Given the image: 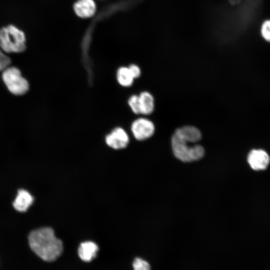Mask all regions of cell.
Instances as JSON below:
<instances>
[{"mask_svg":"<svg viewBox=\"0 0 270 270\" xmlns=\"http://www.w3.org/2000/svg\"><path fill=\"white\" fill-rule=\"evenodd\" d=\"M131 131L136 139L138 140H146L151 137L154 132L155 126L150 120L140 118L132 124Z\"/></svg>","mask_w":270,"mask_h":270,"instance_id":"5","label":"cell"},{"mask_svg":"<svg viewBox=\"0 0 270 270\" xmlns=\"http://www.w3.org/2000/svg\"><path fill=\"white\" fill-rule=\"evenodd\" d=\"M34 200L33 196L28 191L24 189H20L12 204L16 210L25 212L32 204Z\"/></svg>","mask_w":270,"mask_h":270,"instance_id":"9","label":"cell"},{"mask_svg":"<svg viewBox=\"0 0 270 270\" xmlns=\"http://www.w3.org/2000/svg\"><path fill=\"white\" fill-rule=\"evenodd\" d=\"M260 31L264 39L270 42V20H266L264 22Z\"/></svg>","mask_w":270,"mask_h":270,"instance_id":"15","label":"cell"},{"mask_svg":"<svg viewBox=\"0 0 270 270\" xmlns=\"http://www.w3.org/2000/svg\"><path fill=\"white\" fill-rule=\"evenodd\" d=\"M128 104L132 112L136 114H140L139 96L136 94L131 96L128 100Z\"/></svg>","mask_w":270,"mask_h":270,"instance_id":"13","label":"cell"},{"mask_svg":"<svg viewBox=\"0 0 270 270\" xmlns=\"http://www.w3.org/2000/svg\"><path fill=\"white\" fill-rule=\"evenodd\" d=\"M2 78L7 88L12 94L22 95L28 92V83L16 68L10 67L5 69Z\"/></svg>","mask_w":270,"mask_h":270,"instance_id":"4","label":"cell"},{"mask_svg":"<svg viewBox=\"0 0 270 270\" xmlns=\"http://www.w3.org/2000/svg\"><path fill=\"white\" fill-rule=\"evenodd\" d=\"M116 77L118 84L125 88L130 86L134 79L128 68L126 66H121L118 69Z\"/></svg>","mask_w":270,"mask_h":270,"instance_id":"12","label":"cell"},{"mask_svg":"<svg viewBox=\"0 0 270 270\" xmlns=\"http://www.w3.org/2000/svg\"><path fill=\"white\" fill-rule=\"evenodd\" d=\"M172 146L174 156L183 162H190L202 158L204 154V148L191 140L174 132L172 137Z\"/></svg>","mask_w":270,"mask_h":270,"instance_id":"2","label":"cell"},{"mask_svg":"<svg viewBox=\"0 0 270 270\" xmlns=\"http://www.w3.org/2000/svg\"><path fill=\"white\" fill-rule=\"evenodd\" d=\"M105 140L110 147L118 150L125 148L127 146L129 142V137L124 128L116 127L106 136Z\"/></svg>","mask_w":270,"mask_h":270,"instance_id":"6","label":"cell"},{"mask_svg":"<svg viewBox=\"0 0 270 270\" xmlns=\"http://www.w3.org/2000/svg\"><path fill=\"white\" fill-rule=\"evenodd\" d=\"M132 266L134 270H150V266L149 263L140 258H134L132 263Z\"/></svg>","mask_w":270,"mask_h":270,"instance_id":"14","label":"cell"},{"mask_svg":"<svg viewBox=\"0 0 270 270\" xmlns=\"http://www.w3.org/2000/svg\"><path fill=\"white\" fill-rule=\"evenodd\" d=\"M28 238L32 250L44 261H54L62 253V242L56 236L51 228L44 227L34 230L30 233Z\"/></svg>","mask_w":270,"mask_h":270,"instance_id":"1","label":"cell"},{"mask_svg":"<svg viewBox=\"0 0 270 270\" xmlns=\"http://www.w3.org/2000/svg\"><path fill=\"white\" fill-rule=\"evenodd\" d=\"M268 154L262 150H253L248 154V161L250 167L254 170L266 169L270 162Z\"/></svg>","mask_w":270,"mask_h":270,"instance_id":"7","label":"cell"},{"mask_svg":"<svg viewBox=\"0 0 270 270\" xmlns=\"http://www.w3.org/2000/svg\"><path fill=\"white\" fill-rule=\"evenodd\" d=\"M98 251V247L96 243L92 241H86L80 244L78 253L82 261L90 262L96 256Z\"/></svg>","mask_w":270,"mask_h":270,"instance_id":"8","label":"cell"},{"mask_svg":"<svg viewBox=\"0 0 270 270\" xmlns=\"http://www.w3.org/2000/svg\"><path fill=\"white\" fill-rule=\"evenodd\" d=\"M128 68L134 78H136L140 76L141 70L138 66L135 64H132Z\"/></svg>","mask_w":270,"mask_h":270,"instance_id":"17","label":"cell"},{"mask_svg":"<svg viewBox=\"0 0 270 270\" xmlns=\"http://www.w3.org/2000/svg\"><path fill=\"white\" fill-rule=\"evenodd\" d=\"M0 46L6 52H22L26 48L24 34L12 25L4 27L0 30Z\"/></svg>","mask_w":270,"mask_h":270,"instance_id":"3","label":"cell"},{"mask_svg":"<svg viewBox=\"0 0 270 270\" xmlns=\"http://www.w3.org/2000/svg\"><path fill=\"white\" fill-rule=\"evenodd\" d=\"M10 63V58L0 50V70L5 69Z\"/></svg>","mask_w":270,"mask_h":270,"instance_id":"16","label":"cell"},{"mask_svg":"<svg viewBox=\"0 0 270 270\" xmlns=\"http://www.w3.org/2000/svg\"><path fill=\"white\" fill-rule=\"evenodd\" d=\"M139 96L140 114L149 115L154 108V98L152 94L148 92H142Z\"/></svg>","mask_w":270,"mask_h":270,"instance_id":"11","label":"cell"},{"mask_svg":"<svg viewBox=\"0 0 270 270\" xmlns=\"http://www.w3.org/2000/svg\"><path fill=\"white\" fill-rule=\"evenodd\" d=\"M76 14L82 18L92 16L96 12V4L92 0H79L74 4Z\"/></svg>","mask_w":270,"mask_h":270,"instance_id":"10","label":"cell"}]
</instances>
